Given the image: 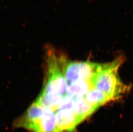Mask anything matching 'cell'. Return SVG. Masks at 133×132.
I'll list each match as a JSON object with an SVG mask.
<instances>
[{"label": "cell", "instance_id": "6da1fadb", "mask_svg": "<svg viewBox=\"0 0 133 132\" xmlns=\"http://www.w3.org/2000/svg\"><path fill=\"white\" fill-rule=\"evenodd\" d=\"M47 53L46 75L42 93L48 98L67 96L68 84L64 70L68 60L53 49H49Z\"/></svg>", "mask_w": 133, "mask_h": 132}, {"label": "cell", "instance_id": "7a4b0ae2", "mask_svg": "<svg viewBox=\"0 0 133 132\" xmlns=\"http://www.w3.org/2000/svg\"><path fill=\"white\" fill-rule=\"evenodd\" d=\"M122 61V59L119 58L112 62L100 64L97 72L90 80L93 87L103 92L112 100L120 97L128 88L118 76V70Z\"/></svg>", "mask_w": 133, "mask_h": 132}, {"label": "cell", "instance_id": "3957f363", "mask_svg": "<svg viewBox=\"0 0 133 132\" xmlns=\"http://www.w3.org/2000/svg\"><path fill=\"white\" fill-rule=\"evenodd\" d=\"M44 108L36 101H34L29 108L25 115L16 121L18 127L25 128L35 132L43 116Z\"/></svg>", "mask_w": 133, "mask_h": 132}, {"label": "cell", "instance_id": "277c9868", "mask_svg": "<svg viewBox=\"0 0 133 132\" xmlns=\"http://www.w3.org/2000/svg\"><path fill=\"white\" fill-rule=\"evenodd\" d=\"M56 119L59 132H72L80 122L72 108L58 109L56 112Z\"/></svg>", "mask_w": 133, "mask_h": 132}, {"label": "cell", "instance_id": "5b68a950", "mask_svg": "<svg viewBox=\"0 0 133 132\" xmlns=\"http://www.w3.org/2000/svg\"><path fill=\"white\" fill-rule=\"evenodd\" d=\"M44 108L43 116L35 132H59L55 111L48 107Z\"/></svg>", "mask_w": 133, "mask_h": 132}, {"label": "cell", "instance_id": "8992f818", "mask_svg": "<svg viewBox=\"0 0 133 132\" xmlns=\"http://www.w3.org/2000/svg\"><path fill=\"white\" fill-rule=\"evenodd\" d=\"M97 108L89 103L84 97L73 100L72 110L80 122L90 116Z\"/></svg>", "mask_w": 133, "mask_h": 132}, {"label": "cell", "instance_id": "52a82bcc", "mask_svg": "<svg viewBox=\"0 0 133 132\" xmlns=\"http://www.w3.org/2000/svg\"><path fill=\"white\" fill-rule=\"evenodd\" d=\"M93 87L90 82L79 80L69 84L67 95L72 100L83 98Z\"/></svg>", "mask_w": 133, "mask_h": 132}, {"label": "cell", "instance_id": "ba28073f", "mask_svg": "<svg viewBox=\"0 0 133 132\" xmlns=\"http://www.w3.org/2000/svg\"><path fill=\"white\" fill-rule=\"evenodd\" d=\"M84 98L89 103L98 108L112 100L109 96L94 87L90 90Z\"/></svg>", "mask_w": 133, "mask_h": 132}, {"label": "cell", "instance_id": "9c48e42d", "mask_svg": "<svg viewBox=\"0 0 133 132\" xmlns=\"http://www.w3.org/2000/svg\"><path fill=\"white\" fill-rule=\"evenodd\" d=\"M64 74L68 85L80 80V62H67L64 70Z\"/></svg>", "mask_w": 133, "mask_h": 132}]
</instances>
